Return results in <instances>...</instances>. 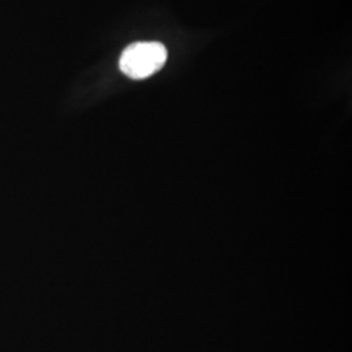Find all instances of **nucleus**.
Segmentation results:
<instances>
[{"instance_id":"nucleus-1","label":"nucleus","mask_w":352,"mask_h":352,"mask_svg":"<svg viewBox=\"0 0 352 352\" xmlns=\"http://www.w3.org/2000/svg\"><path fill=\"white\" fill-rule=\"evenodd\" d=\"M167 60V49L160 42H136L128 46L120 56L119 67L133 80L151 77L162 69Z\"/></svg>"}]
</instances>
